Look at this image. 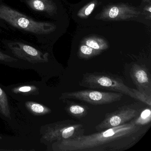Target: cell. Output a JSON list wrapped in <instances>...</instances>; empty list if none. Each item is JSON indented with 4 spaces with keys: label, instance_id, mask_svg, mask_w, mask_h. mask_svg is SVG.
I'll use <instances>...</instances> for the list:
<instances>
[{
    "label": "cell",
    "instance_id": "8992f818",
    "mask_svg": "<svg viewBox=\"0 0 151 151\" xmlns=\"http://www.w3.org/2000/svg\"><path fill=\"white\" fill-rule=\"evenodd\" d=\"M130 76L138 91L151 96V80L147 69L134 64L130 70Z\"/></svg>",
    "mask_w": 151,
    "mask_h": 151
},
{
    "label": "cell",
    "instance_id": "277c9868",
    "mask_svg": "<svg viewBox=\"0 0 151 151\" xmlns=\"http://www.w3.org/2000/svg\"><path fill=\"white\" fill-rule=\"evenodd\" d=\"M123 95L121 93L84 90L64 93L61 98L77 100L93 105H102L119 101Z\"/></svg>",
    "mask_w": 151,
    "mask_h": 151
},
{
    "label": "cell",
    "instance_id": "5bb4252c",
    "mask_svg": "<svg viewBox=\"0 0 151 151\" xmlns=\"http://www.w3.org/2000/svg\"><path fill=\"white\" fill-rule=\"evenodd\" d=\"M94 6L95 5L94 4H91L86 9L85 12L86 15L88 16L91 14L94 8Z\"/></svg>",
    "mask_w": 151,
    "mask_h": 151
},
{
    "label": "cell",
    "instance_id": "3957f363",
    "mask_svg": "<svg viewBox=\"0 0 151 151\" xmlns=\"http://www.w3.org/2000/svg\"><path fill=\"white\" fill-rule=\"evenodd\" d=\"M0 20L17 29L36 35L47 34L52 29L50 24L34 21L4 4H0Z\"/></svg>",
    "mask_w": 151,
    "mask_h": 151
},
{
    "label": "cell",
    "instance_id": "6da1fadb",
    "mask_svg": "<svg viewBox=\"0 0 151 151\" xmlns=\"http://www.w3.org/2000/svg\"><path fill=\"white\" fill-rule=\"evenodd\" d=\"M151 124L138 125L129 122L97 132L60 140L61 151H123L137 144L147 132Z\"/></svg>",
    "mask_w": 151,
    "mask_h": 151
},
{
    "label": "cell",
    "instance_id": "2e32d148",
    "mask_svg": "<svg viewBox=\"0 0 151 151\" xmlns=\"http://www.w3.org/2000/svg\"><path fill=\"white\" fill-rule=\"evenodd\" d=\"M2 94V91L1 88H0V96H1V94Z\"/></svg>",
    "mask_w": 151,
    "mask_h": 151
},
{
    "label": "cell",
    "instance_id": "ac0fdd59",
    "mask_svg": "<svg viewBox=\"0 0 151 151\" xmlns=\"http://www.w3.org/2000/svg\"><path fill=\"white\" fill-rule=\"evenodd\" d=\"M149 12H151V8H149Z\"/></svg>",
    "mask_w": 151,
    "mask_h": 151
},
{
    "label": "cell",
    "instance_id": "e0dca14e",
    "mask_svg": "<svg viewBox=\"0 0 151 151\" xmlns=\"http://www.w3.org/2000/svg\"><path fill=\"white\" fill-rule=\"evenodd\" d=\"M3 57H4V55H3L2 54H0V57L2 58Z\"/></svg>",
    "mask_w": 151,
    "mask_h": 151
},
{
    "label": "cell",
    "instance_id": "52a82bcc",
    "mask_svg": "<svg viewBox=\"0 0 151 151\" xmlns=\"http://www.w3.org/2000/svg\"><path fill=\"white\" fill-rule=\"evenodd\" d=\"M66 110L72 117L80 119L86 116L88 114L89 107L85 105L71 102L68 103Z\"/></svg>",
    "mask_w": 151,
    "mask_h": 151
},
{
    "label": "cell",
    "instance_id": "4fadbf2b",
    "mask_svg": "<svg viewBox=\"0 0 151 151\" xmlns=\"http://www.w3.org/2000/svg\"><path fill=\"white\" fill-rule=\"evenodd\" d=\"M118 14H119V9L117 7H114L110 9L109 15L110 18H114L118 16Z\"/></svg>",
    "mask_w": 151,
    "mask_h": 151
},
{
    "label": "cell",
    "instance_id": "9c48e42d",
    "mask_svg": "<svg viewBox=\"0 0 151 151\" xmlns=\"http://www.w3.org/2000/svg\"><path fill=\"white\" fill-rule=\"evenodd\" d=\"M135 124L138 125H146L150 124L151 122V110L150 108L144 109L139 115L133 119Z\"/></svg>",
    "mask_w": 151,
    "mask_h": 151
},
{
    "label": "cell",
    "instance_id": "7c38bea8",
    "mask_svg": "<svg viewBox=\"0 0 151 151\" xmlns=\"http://www.w3.org/2000/svg\"><path fill=\"white\" fill-rule=\"evenodd\" d=\"M32 109L36 113H40L44 111V108L42 106L39 104H34L32 106Z\"/></svg>",
    "mask_w": 151,
    "mask_h": 151
},
{
    "label": "cell",
    "instance_id": "9a60e30c",
    "mask_svg": "<svg viewBox=\"0 0 151 151\" xmlns=\"http://www.w3.org/2000/svg\"><path fill=\"white\" fill-rule=\"evenodd\" d=\"M30 90L31 87L29 86H24V87H21L19 89V91L21 92H28Z\"/></svg>",
    "mask_w": 151,
    "mask_h": 151
},
{
    "label": "cell",
    "instance_id": "8fae6325",
    "mask_svg": "<svg viewBox=\"0 0 151 151\" xmlns=\"http://www.w3.org/2000/svg\"><path fill=\"white\" fill-rule=\"evenodd\" d=\"M86 44V45L90 47L91 48H93V49H96V50H100L101 49L100 46L99 45V44L97 42L92 40H87Z\"/></svg>",
    "mask_w": 151,
    "mask_h": 151
},
{
    "label": "cell",
    "instance_id": "ba28073f",
    "mask_svg": "<svg viewBox=\"0 0 151 151\" xmlns=\"http://www.w3.org/2000/svg\"><path fill=\"white\" fill-rule=\"evenodd\" d=\"M25 2L32 10L38 12L49 13L53 9L50 0H25Z\"/></svg>",
    "mask_w": 151,
    "mask_h": 151
},
{
    "label": "cell",
    "instance_id": "5b68a950",
    "mask_svg": "<svg viewBox=\"0 0 151 151\" xmlns=\"http://www.w3.org/2000/svg\"><path fill=\"white\" fill-rule=\"evenodd\" d=\"M139 111L135 109L124 106L114 112L106 114L104 120L95 126L98 131L119 126L137 118Z\"/></svg>",
    "mask_w": 151,
    "mask_h": 151
},
{
    "label": "cell",
    "instance_id": "7a4b0ae2",
    "mask_svg": "<svg viewBox=\"0 0 151 151\" xmlns=\"http://www.w3.org/2000/svg\"><path fill=\"white\" fill-rule=\"evenodd\" d=\"M78 84L82 87L91 89L121 93L136 99L133 88L128 87L119 78L106 73L94 72L84 74Z\"/></svg>",
    "mask_w": 151,
    "mask_h": 151
},
{
    "label": "cell",
    "instance_id": "30bf717a",
    "mask_svg": "<svg viewBox=\"0 0 151 151\" xmlns=\"http://www.w3.org/2000/svg\"><path fill=\"white\" fill-rule=\"evenodd\" d=\"M96 49L91 48L88 46L83 45L80 47V52L83 55L90 56L95 54V50Z\"/></svg>",
    "mask_w": 151,
    "mask_h": 151
}]
</instances>
